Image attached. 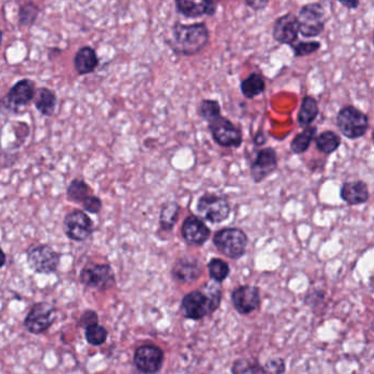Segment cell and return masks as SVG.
I'll use <instances>...</instances> for the list:
<instances>
[{"instance_id": "7c38bea8", "label": "cell", "mask_w": 374, "mask_h": 374, "mask_svg": "<svg viewBox=\"0 0 374 374\" xmlns=\"http://www.w3.org/2000/svg\"><path fill=\"white\" fill-rule=\"evenodd\" d=\"M56 315L57 312L54 305L47 302L36 303L25 316L23 325L29 333L40 335L54 324Z\"/></svg>"}, {"instance_id": "e0dca14e", "label": "cell", "mask_w": 374, "mask_h": 374, "mask_svg": "<svg viewBox=\"0 0 374 374\" xmlns=\"http://www.w3.org/2000/svg\"><path fill=\"white\" fill-rule=\"evenodd\" d=\"M299 34V23L295 14H286L276 20L273 25V39L280 44L294 45Z\"/></svg>"}, {"instance_id": "7402d4cb", "label": "cell", "mask_w": 374, "mask_h": 374, "mask_svg": "<svg viewBox=\"0 0 374 374\" xmlns=\"http://www.w3.org/2000/svg\"><path fill=\"white\" fill-rule=\"evenodd\" d=\"M57 96L55 92L47 87H41L36 92V99L34 103L36 110L43 117L51 118L55 113L57 107Z\"/></svg>"}, {"instance_id": "74e56055", "label": "cell", "mask_w": 374, "mask_h": 374, "mask_svg": "<svg viewBox=\"0 0 374 374\" xmlns=\"http://www.w3.org/2000/svg\"><path fill=\"white\" fill-rule=\"evenodd\" d=\"M247 7H250L252 10L255 12H259V10H263V9L266 8L268 6V1L266 0H257V1H246L245 3Z\"/></svg>"}, {"instance_id": "ac0fdd59", "label": "cell", "mask_w": 374, "mask_h": 374, "mask_svg": "<svg viewBox=\"0 0 374 374\" xmlns=\"http://www.w3.org/2000/svg\"><path fill=\"white\" fill-rule=\"evenodd\" d=\"M203 272L202 263L197 258L183 257L178 259L172 266V275L175 280L181 283L197 281Z\"/></svg>"}, {"instance_id": "52a82bcc", "label": "cell", "mask_w": 374, "mask_h": 374, "mask_svg": "<svg viewBox=\"0 0 374 374\" xmlns=\"http://www.w3.org/2000/svg\"><path fill=\"white\" fill-rule=\"evenodd\" d=\"M36 92V83L29 78H23L9 88L3 98V108L12 113H19L20 109L34 101Z\"/></svg>"}, {"instance_id": "ba28073f", "label": "cell", "mask_w": 374, "mask_h": 374, "mask_svg": "<svg viewBox=\"0 0 374 374\" xmlns=\"http://www.w3.org/2000/svg\"><path fill=\"white\" fill-rule=\"evenodd\" d=\"M213 141L224 148H239L243 144V133L228 118L219 116L208 122Z\"/></svg>"}, {"instance_id": "3957f363", "label": "cell", "mask_w": 374, "mask_h": 374, "mask_svg": "<svg viewBox=\"0 0 374 374\" xmlns=\"http://www.w3.org/2000/svg\"><path fill=\"white\" fill-rule=\"evenodd\" d=\"M196 208L199 217L203 221L212 224H219L226 221L230 217L232 211L228 197L214 192H204L201 194L198 199Z\"/></svg>"}, {"instance_id": "9a60e30c", "label": "cell", "mask_w": 374, "mask_h": 374, "mask_svg": "<svg viewBox=\"0 0 374 374\" xmlns=\"http://www.w3.org/2000/svg\"><path fill=\"white\" fill-rule=\"evenodd\" d=\"M278 168L277 152L272 147L259 150L250 164V176L255 183H261Z\"/></svg>"}, {"instance_id": "7a4b0ae2", "label": "cell", "mask_w": 374, "mask_h": 374, "mask_svg": "<svg viewBox=\"0 0 374 374\" xmlns=\"http://www.w3.org/2000/svg\"><path fill=\"white\" fill-rule=\"evenodd\" d=\"M222 289L211 283L204 290L189 292L181 299V310L183 315L192 321H200L205 316L214 313L221 305Z\"/></svg>"}, {"instance_id": "4fadbf2b", "label": "cell", "mask_w": 374, "mask_h": 374, "mask_svg": "<svg viewBox=\"0 0 374 374\" xmlns=\"http://www.w3.org/2000/svg\"><path fill=\"white\" fill-rule=\"evenodd\" d=\"M164 351L155 345H144L135 350L134 364L143 374H156L164 363Z\"/></svg>"}, {"instance_id": "ffe728a7", "label": "cell", "mask_w": 374, "mask_h": 374, "mask_svg": "<svg viewBox=\"0 0 374 374\" xmlns=\"http://www.w3.org/2000/svg\"><path fill=\"white\" fill-rule=\"evenodd\" d=\"M340 198L349 205H360L368 202L370 198L368 185L362 181H347L341 186Z\"/></svg>"}, {"instance_id": "603a6c76", "label": "cell", "mask_w": 374, "mask_h": 374, "mask_svg": "<svg viewBox=\"0 0 374 374\" xmlns=\"http://www.w3.org/2000/svg\"><path fill=\"white\" fill-rule=\"evenodd\" d=\"M67 199L83 206L94 196L92 189L81 178H74L66 189Z\"/></svg>"}, {"instance_id": "836d02e7", "label": "cell", "mask_w": 374, "mask_h": 374, "mask_svg": "<svg viewBox=\"0 0 374 374\" xmlns=\"http://www.w3.org/2000/svg\"><path fill=\"white\" fill-rule=\"evenodd\" d=\"M291 47L293 49L295 57H303L317 52L321 49V43L317 41L299 42L297 44L292 45Z\"/></svg>"}, {"instance_id": "60d3db41", "label": "cell", "mask_w": 374, "mask_h": 374, "mask_svg": "<svg viewBox=\"0 0 374 374\" xmlns=\"http://www.w3.org/2000/svg\"><path fill=\"white\" fill-rule=\"evenodd\" d=\"M372 142H373V145H374V131H373V133H372Z\"/></svg>"}, {"instance_id": "83f0119b", "label": "cell", "mask_w": 374, "mask_h": 374, "mask_svg": "<svg viewBox=\"0 0 374 374\" xmlns=\"http://www.w3.org/2000/svg\"><path fill=\"white\" fill-rule=\"evenodd\" d=\"M316 132H317V128L310 125L308 128L304 129L303 132L294 136V139H292L291 144H290L292 152L299 155V154L306 152L310 148L312 142L315 139Z\"/></svg>"}, {"instance_id": "f1b7e54d", "label": "cell", "mask_w": 374, "mask_h": 374, "mask_svg": "<svg viewBox=\"0 0 374 374\" xmlns=\"http://www.w3.org/2000/svg\"><path fill=\"white\" fill-rule=\"evenodd\" d=\"M40 7L34 3H25L19 7L18 23L20 27H31L39 17Z\"/></svg>"}, {"instance_id": "e575fe53", "label": "cell", "mask_w": 374, "mask_h": 374, "mask_svg": "<svg viewBox=\"0 0 374 374\" xmlns=\"http://www.w3.org/2000/svg\"><path fill=\"white\" fill-rule=\"evenodd\" d=\"M286 369L282 358H272L261 366V374H284Z\"/></svg>"}, {"instance_id": "9c48e42d", "label": "cell", "mask_w": 374, "mask_h": 374, "mask_svg": "<svg viewBox=\"0 0 374 374\" xmlns=\"http://www.w3.org/2000/svg\"><path fill=\"white\" fill-rule=\"evenodd\" d=\"M63 230L70 241L83 243L88 241L94 234V221L85 211L75 209L65 215Z\"/></svg>"}, {"instance_id": "6da1fadb", "label": "cell", "mask_w": 374, "mask_h": 374, "mask_svg": "<svg viewBox=\"0 0 374 374\" xmlns=\"http://www.w3.org/2000/svg\"><path fill=\"white\" fill-rule=\"evenodd\" d=\"M210 42V30L204 23H174L166 44L177 55L193 56L202 52Z\"/></svg>"}, {"instance_id": "4316f807", "label": "cell", "mask_w": 374, "mask_h": 374, "mask_svg": "<svg viewBox=\"0 0 374 374\" xmlns=\"http://www.w3.org/2000/svg\"><path fill=\"white\" fill-rule=\"evenodd\" d=\"M316 147L325 155H330L338 150L341 144L340 136L333 131H324L315 139Z\"/></svg>"}, {"instance_id": "5bb4252c", "label": "cell", "mask_w": 374, "mask_h": 374, "mask_svg": "<svg viewBox=\"0 0 374 374\" xmlns=\"http://www.w3.org/2000/svg\"><path fill=\"white\" fill-rule=\"evenodd\" d=\"M181 237L190 246H203L210 239L211 230L201 217L190 214L183 219Z\"/></svg>"}, {"instance_id": "2e32d148", "label": "cell", "mask_w": 374, "mask_h": 374, "mask_svg": "<svg viewBox=\"0 0 374 374\" xmlns=\"http://www.w3.org/2000/svg\"><path fill=\"white\" fill-rule=\"evenodd\" d=\"M261 293L257 286H241L232 293V303L241 315H248L261 306Z\"/></svg>"}, {"instance_id": "f35d334b", "label": "cell", "mask_w": 374, "mask_h": 374, "mask_svg": "<svg viewBox=\"0 0 374 374\" xmlns=\"http://www.w3.org/2000/svg\"><path fill=\"white\" fill-rule=\"evenodd\" d=\"M254 143H255V145H261L265 144L266 143V136H265V134L263 133V132H259V133H257V135H256L255 139H254Z\"/></svg>"}, {"instance_id": "1f68e13d", "label": "cell", "mask_w": 374, "mask_h": 374, "mask_svg": "<svg viewBox=\"0 0 374 374\" xmlns=\"http://www.w3.org/2000/svg\"><path fill=\"white\" fill-rule=\"evenodd\" d=\"M85 337H86L87 343L89 345L96 347L101 346L108 338V330L101 325H92L90 328L85 330Z\"/></svg>"}, {"instance_id": "d4e9b609", "label": "cell", "mask_w": 374, "mask_h": 374, "mask_svg": "<svg viewBox=\"0 0 374 374\" xmlns=\"http://www.w3.org/2000/svg\"><path fill=\"white\" fill-rule=\"evenodd\" d=\"M181 206L176 201H168L161 206L159 213V226L165 232H170L175 228L181 217Z\"/></svg>"}, {"instance_id": "30bf717a", "label": "cell", "mask_w": 374, "mask_h": 374, "mask_svg": "<svg viewBox=\"0 0 374 374\" xmlns=\"http://www.w3.org/2000/svg\"><path fill=\"white\" fill-rule=\"evenodd\" d=\"M79 281L89 289L107 291L116 283V276L111 266L105 263L87 265L79 273Z\"/></svg>"}, {"instance_id": "d6986e66", "label": "cell", "mask_w": 374, "mask_h": 374, "mask_svg": "<svg viewBox=\"0 0 374 374\" xmlns=\"http://www.w3.org/2000/svg\"><path fill=\"white\" fill-rule=\"evenodd\" d=\"M176 10L178 14L183 17L199 18L202 16L213 17L217 14L219 3L217 1L211 0H203V1H188V0H176Z\"/></svg>"}, {"instance_id": "d590c367", "label": "cell", "mask_w": 374, "mask_h": 374, "mask_svg": "<svg viewBox=\"0 0 374 374\" xmlns=\"http://www.w3.org/2000/svg\"><path fill=\"white\" fill-rule=\"evenodd\" d=\"M103 200L100 199L98 196H92L90 199L87 201L85 204L81 206L83 210L89 214H99L100 211L103 210Z\"/></svg>"}, {"instance_id": "f546056e", "label": "cell", "mask_w": 374, "mask_h": 374, "mask_svg": "<svg viewBox=\"0 0 374 374\" xmlns=\"http://www.w3.org/2000/svg\"><path fill=\"white\" fill-rule=\"evenodd\" d=\"M198 114L206 122L222 116V108L219 101L215 99H202L198 107Z\"/></svg>"}, {"instance_id": "44dd1931", "label": "cell", "mask_w": 374, "mask_h": 374, "mask_svg": "<svg viewBox=\"0 0 374 374\" xmlns=\"http://www.w3.org/2000/svg\"><path fill=\"white\" fill-rule=\"evenodd\" d=\"M99 66V57L94 47L81 46L74 56V67L78 75L92 74Z\"/></svg>"}, {"instance_id": "4dcf8cb0", "label": "cell", "mask_w": 374, "mask_h": 374, "mask_svg": "<svg viewBox=\"0 0 374 374\" xmlns=\"http://www.w3.org/2000/svg\"><path fill=\"white\" fill-rule=\"evenodd\" d=\"M208 270L211 279L217 283L226 280L230 272L228 263L219 258H213L209 261Z\"/></svg>"}, {"instance_id": "d6a6232c", "label": "cell", "mask_w": 374, "mask_h": 374, "mask_svg": "<svg viewBox=\"0 0 374 374\" xmlns=\"http://www.w3.org/2000/svg\"><path fill=\"white\" fill-rule=\"evenodd\" d=\"M261 363L256 359H239L233 363V374H261Z\"/></svg>"}, {"instance_id": "cb8c5ba5", "label": "cell", "mask_w": 374, "mask_h": 374, "mask_svg": "<svg viewBox=\"0 0 374 374\" xmlns=\"http://www.w3.org/2000/svg\"><path fill=\"white\" fill-rule=\"evenodd\" d=\"M319 107L317 100L310 96L303 98L301 108L297 113V123L301 128H308L319 117Z\"/></svg>"}, {"instance_id": "277c9868", "label": "cell", "mask_w": 374, "mask_h": 374, "mask_svg": "<svg viewBox=\"0 0 374 374\" xmlns=\"http://www.w3.org/2000/svg\"><path fill=\"white\" fill-rule=\"evenodd\" d=\"M213 245L225 257L236 261L245 255L248 237L241 228H224L214 234Z\"/></svg>"}, {"instance_id": "ab89813d", "label": "cell", "mask_w": 374, "mask_h": 374, "mask_svg": "<svg viewBox=\"0 0 374 374\" xmlns=\"http://www.w3.org/2000/svg\"><path fill=\"white\" fill-rule=\"evenodd\" d=\"M340 5L348 9H357L360 3L359 1H340Z\"/></svg>"}, {"instance_id": "b9f144b4", "label": "cell", "mask_w": 374, "mask_h": 374, "mask_svg": "<svg viewBox=\"0 0 374 374\" xmlns=\"http://www.w3.org/2000/svg\"><path fill=\"white\" fill-rule=\"evenodd\" d=\"M372 42H373V45H374V31H373V36H372Z\"/></svg>"}, {"instance_id": "8fae6325", "label": "cell", "mask_w": 374, "mask_h": 374, "mask_svg": "<svg viewBox=\"0 0 374 374\" xmlns=\"http://www.w3.org/2000/svg\"><path fill=\"white\" fill-rule=\"evenodd\" d=\"M299 23V34L304 38H316L324 32L325 10L319 3L305 5L297 16Z\"/></svg>"}, {"instance_id": "484cf974", "label": "cell", "mask_w": 374, "mask_h": 374, "mask_svg": "<svg viewBox=\"0 0 374 374\" xmlns=\"http://www.w3.org/2000/svg\"><path fill=\"white\" fill-rule=\"evenodd\" d=\"M266 90V81L259 72H252L241 83V92L246 99H255Z\"/></svg>"}, {"instance_id": "8992f818", "label": "cell", "mask_w": 374, "mask_h": 374, "mask_svg": "<svg viewBox=\"0 0 374 374\" xmlns=\"http://www.w3.org/2000/svg\"><path fill=\"white\" fill-rule=\"evenodd\" d=\"M27 261L36 273L51 275L59 269L61 254L49 245H31L27 250Z\"/></svg>"}, {"instance_id": "5b68a950", "label": "cell", "mask_w": 374, "mask_h": 374, "mask_svg": "<svg viewBox=\"0 0 374 374\" xmlns=\"http://www.w3.org/2000/svg\"><path fill=\"white\" fill-rule=\"evenodd\" d=\"M336 124L347 139H360L368 131L369 118L353 105H346L337 114Z\"/></svg>"}, {"instance_id": "8d00e7d4", "label": "cell", "mask_w": 374, "mask_h": 374, "mask_svg": "<svg viewBox=\"0 0 374 374\" xmlns=\"http://www.w3.org/2000/svg\"><path fill=\"white\" fill-rule=\"evenodd\" d=\"M98 319L99 317H98L97 312L92 310H85L79 319V326L86 330L92 325L98 324Z\"/></svg>"}]
</instances>
